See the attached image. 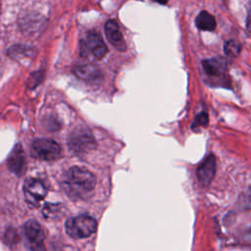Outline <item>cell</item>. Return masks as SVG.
I'll list each match as a JSON object with an SVG mask.
<instances>
[{"label":"cell","mask_w":251,"mask_h":251,"mask_svg":"<svg viewBox=\"0 0 251 251\" xmlns=\"http://www.w3.org/2000/svg\"><path fill=\"white\" fill-rule=\"evenodd\" d=\"M68 191L74 194L91 191L96 184L95 176L85 168L72 167L66 175L65 182Z\"/></svg>","instance_id":"6da1fadb"},{"label":"cell","mask_w":251,"mask_h":251,"mask_svg":"<svg viewBox=\"0 0 251 251\" xmlns=\"http://www.w3.org/2000/svg\"><path fill=\"white\" fill-rule=\"evenodd\" d=\"M97 229L95 219L87 215H79L75 218H71L66 222L67 233L75 238H85L93 234Z\"/></svg>","instance_id":"7a4b0ae2"},{"label":"cell","mask_w":251,"mask_h":251,"mask_svg":"<svg viewBox=\"0 0 251 251\" xmlns=\"http://www.w3.org/2000/svg\"><path fill=\"white\" fill-rule=\"evenodd\" d=\"M70 150L75 154H85L95 148V140L91 131L84 126L73 129L68 137Z\"/></svg>","instance_id":"3957f363"},{"label":"cell","mask_w":251,"mask_h":251,"mask_svg":"<svg viewBox=\"0 0 251 251\" xmlns=\"http://www.w3.org/2000/svg\"><path fill=\"white\" fill-rule=\"evenodd\" d=\"M31 155L39 160L54 161L61 157V145L50 138H39L31 144Z\"/></svg>","instance_id":"277c9868"},{"label":"cell","mask_w":251,"mask_h":251,"mask_svg":"<svg viewBox=\"0 0 251 251\" xmlns=\"http://www.w3.org/2000/svg\"><path fill=\"white\" fill-rule=\"evenodd\" d=\"M24 194L28 203L35 205L44 199L47 189L42 181L35 178H27L24 184Z\"/></svg>","instance_id":"5b68a950"},{"label":"cell","mask_w":251,"mask_h":251,"mask_svg":"<svg viewBox=\"0 0 251 251\" xmlns=\"http://www.w3.org/2000/svg\"><path fill=\"white\" fill-rule=\"evenodd\" d=\"M217 169V160L213 154L208 155L198 166L196 176L202 185H209L213 180Z\"/></svg>","instance_id":"8992f818"},{"label":"cell","mask_w":251,"mask_h":251,"mask_svg":"<svg viewBox=\"0 0 251 251\" xmlns=\"http://www.w3.org/2000/svg\"><path fill=\"white\" fill-rule=\"evenodd\" d=\"M74 74L79 79L89 83H97L103 78V74L101 70L93 64H83L75 66L74 68Z\"/></svg>","instance_id":"52a82bcc"},{"label":"cell","mask_w":251,"mask_h":251,"mask_svg":"<svg viewBox=\"0 0 251 251\" xmlns=\"http://www.w3.org/2000/svg\"><path fill=\"white\" fill-rule=\"evenodd\" d=\"M204 73L210 77H223L227 70V63L223 57H214L202 62Z\"/></svg>","instance_id":"ba28073f"},{"label":"cell","mask_w":251,"mask_h":251,"mask_svg":"<svg viewBox=\"0 0 251 251\" xmlns=\"http://www.w3.org/2000/svg\"><path fill=\"white\" fill-rule=\"evenodd\" d=\"M7 165L9 170L17 176L24 174L25 170V156L21 144H17L10 153Z\"/></svg>","instance_id":"9c48e42d"},{"label":"cell","mask_w":251,"mask_h":251,"mask_svg":"<svg viewBox=\"0 0 251 251\" xmlns=\"http://www.w3.org/2000/svg\"><path fill=\"white\" fill-rule=\"evenodd\" d=\"M85 45L94 55V57L98 60L102 59L108 52V48L101 34L96 31H90L87 33L86 39H85Z\"/></svg>","instance_id":"30bf717a"},{"label":"cell","mask_w":251,"mask_h":251,"mask_svg":"<svg viewBox=\"0 0 251 251\" xmlns=\"http://www.w3.org/2000/svg\"><path fill=\"white\" fill-rule=\"evenodd\" d=\"M105 32L110 43L119 51H125L126 49V45L123 34L120 31L119 25L116 21L109 20L105 25Z\"/></svg>","instance_id":"8fae6325"},{"label":"cell","mask_w":251,"mask_h":251,"mask_svg":"<svg viewBox=\"0 0 251 251\" xmlns=\"http://www.w3.org/2000/svg\"><path fill=\"white\" fill-rule=\"evenodd\" d=\"M25 232L30 243L41 242L44 239L43 230L40 225L34 220H28L25 225Z\"/></svg>","instance_id":"7c38bea8"},{"label":"cell","mask_w":251,"mask_h":251,"mask_svg":"<svg viewBox=\"0 0 251 251\" xmlns=\"http://www.w3.org/2000/svg\"><path fill=\"white\" fill-rule=\"evenodd\" d=\"M195 24L199 29L205 31H213L217 26V23L214 16L207 11H201L199 13L195 20Z\"/></svg>","instance_id":"4fadbf2b"},{"label":"cell","mask_w":251,"mask_h":251,"mask_svg":"<svg viewBox=\"0 0 251 251\" xmlns=\"http://www.w3.org/2000/svg\"><path fill=\"white\" fill-rule=\"evenodd\" d=\"M240 51H241V45L237 41L230 39L225 42L224 52L226 55L230 57H235L240 53Z\"/></svg>","instance_id":"5bb4252c"},{"label":"cell","mask_w":251,"mask_h":251,"mask_svg":"<svg viewBox=\"0 0 251 251\" xmlns=\"http://www.w3.org/2000/svg\"><path fill=\"white\" fill-rule=\"evenodd\" d=\"M8 54L11 58L14 59H19L20 57H27L29 56V49L26 48L25 46L23 45H16V46H12L9 51Z\"/></svg>","instance_id":"9a60e30c"},{"label":"cell","mask_w":251,"mask_h":251,"mask_svg":"<svg viewBox=\"0 0 251 251\" xmlns=\"http://www.w3.org/2000/svg\"><path fill=\"white\" fill-rule=\"evenodd\" d=\"M209 124V116L206 112H200L194 119L193 123H192V129L195 130V128L198 127H203V126H207Z\"/></svg>","instance_id":"2e32d148"},{"label":"cell","mask_w":251,"mask_h":251,"mask_svg":"<svg viewBox=\"0 0 251 251\" xmlns=\"http://www.w3.org/2000/svg\"><path fill=\"white\" fill-rule=\"evenodd\" d=\"M238 204H239L240 208L243 210L251 209V188H249L241 193V195L238 199Z\"/></svg>","instance_id":"e0dca14e"},{"label":"cell","mask_w":251,"mask_h":251,"mask_svg":"<svg viewBox=\"0 0 251 251\" xmlns=\"http://www.w3.org/2000/svg\"><path fill=\"white\" fill-rule=\"evenodd\" d=\"M42 78H43V73L41 71L33 73L28 79V85L30 87H34L42 81Z\"/></svg>","instance_id":"ac0fdd59"},{"label":"cell","mask_w":251,"mask_h":251,"mask_svg":"<svg viewBox=\"0 0 251 251\" xmlns=\"http://www.w3.org/2000/svg\"><path fill=\"white\" fill-rule=\"evenodd\" d=\"M241 241L244 245L251 247V226L242 234Z\"/></svg>","instance_id":"d6986e66"},{"label":"cell","mask_w":251,"mask_h":251,"mask_svg":"<svg viewBox=\"0 0 251 251\" xmlns=\"http://www.w3.org/2000/svg\"><path fill=\"white\" fill-rule=\"evenodd\" d=\"M246 27L251 32V1L247 7V17H246Z\"/></svg>","instance_id":"ffe728a7"},{"label":"cell","mask_w":251,"mask_h":251,"mask_svg":"<svg viewBox=\"0 0 251 251\" xmlns=\"http://www.w3.org/2000/svg\"><path fill=\"white\" fill-rule=\"evenodd\" d=\"M31 250L32 251H46V248H45L43 241H41V242H37V243H32Z\"/></svg>","instance_id":"44dd1931"},{"label":"cell","mask_w":251,"mask_h":251,"mask_svg":"<svg viewBox=\"0 0 251 251\" xmlns=\"http://www.w3.org/2000/svg\"><path fill=\"white\" fill-rule=\"evenodd\" d=\"M159 4H167L168 3V0H153Z\"/></svg>","instance_id":"7402d4cb"}]
</instances>
